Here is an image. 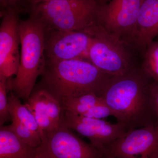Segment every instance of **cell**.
<instances>
[{"label": "cell", "instance_id": "6da1fadb", "mask_svg": "<svg viewBox=\"0 0 158 158\" xmlns=\"http://www.w3.org/2000/svg\"><path fill=\"white\" fill-rule=\"evenodd\" d=\"M153 81L141 68L111 77L101 94L117 122L127 130L155 125L151 88Z\"/></svg>", "mask_w": 158, "mask_h": 158}, {"label": "cell", "instance_id": "7a4b0ae2", "mask_svg": "<svg viewBox=\"0 0 158 158\" xmlns=\"http://www.w3.org/2000/svg\"><path fill=\"white\" fill-rule=\"evenodd\" d=\"M112 76L105 73L87 59L46 61L38 88L62 104L87 94L100 96Z\"/></svg>", "mask_w": 158, "mask_h": 158}, {"label": "cell", "instance_id": "3957f363", "mask_svg": "<svg viewBox=\"0 0 158 158\" xmlns=\"http://www.w3.org/2000/svg\"><path fill=\"white\" fill-rule=\"evenodd\" d=\"M44 32L42 22L33 15L20 21L19 68L15 77L8 79L9 90L19 99L27 100L30 98L37 78L45 68Z\"/></svg>", "mask_w": 158, "mask_h": 158}, {"label": "cell", "instance_id": "277c9868", "mask_svg": "<svg viewBox=\"0 0 158 158\" xmlns=\"http://www.w3.org/2000/svg\"><path fill=\"white\" fill-rule=\"evenodd\" d=\"M100 6L96 0H52L31 6V14L45 28L85 31L98 22Z\"/></svg>", "mask_w": 158, "mask_h": 158}, {"label": "cell", "instance_id": "5b68a950", "mask_svg": "<svg viewBox=\"0 0 158 158\" xmlns=\"http://www.w3.org/2000/svg\"><path fill=\"white\" fill-rule=\"evenodd\" d=\"M86 31L92 36L87 59L100 70L113 76L134 68L127 44L106 31L98 22Z\"/></svg>", "mask_w": 158, "mask_h": 158}, {"label": "cell", "instance_id": "8992f818", "mask_svg": "<svg viewBox=\"0 0 158 158\" xmlns=\"http://www.w3.org/2000/svg\"><path fill=\"white\" fill-rule=\"evenodd\" d=\"M142 0H112L100 6L98 21L106 31L129 45L135 43L136 25Z\"/></svg>", "mask_w": 158, "mask_h": 158}, {"label": "cell", "instance_id": "52a82bcc", "mask_svg": "<svg viewBox=\"0 0 158 158\" xmlns=\"http://www.w3.org/2000/svg\"><path fill=\"white\" fill-rule=\"evenodd\" d=\"M103 152L76 135L61 122L37 148L39 158H101Z\"/></svg>", "mask_w": 158, "mask_h": 158}, {"label": "cell", "instance_id": "ba28073f", "mask_svg": "<svg viewBox=\"0 0 158 158\" xmlns=\"http://www.w3.org/2000/svg\"><path fill=\"white\" fill-rule=\"evenodd\" d=\"M103 153L115 158H158V133L155 126L128 131L105 148Z\"/></svg>", "mask_w": 158, "mask_h": 158}, {"label": "cell", "instance_id": "9c48e42d", "mask_svg": "<svg viewBox=\"0 0 158 158\" xmlns=\"http://www.w3.org/2000/svg\"><path fill=\"white\" fill-rule=\"evenodd\" d=\"M91 34L85 31H65L45 28L46 61L87 59Z\"/></svg>", "mask_w": 158, "mask_h": 158}, {"label": "cell", "instance_id": "30bf717a", "mask_svg": "<svg viewBox=\"0 0 158 158\" xmlns=\"http://www.w3.org/2000/svg\"><path fill=\"white\" fill-rule=\"evenodd\" d=\"M61 122L69 129L88 138L90 144L102 152L107 145L128 131L118 122L112 123L101 118L85 117L63 110Z\"/></svg>", "mask_w": 158, "mask_h": 158}, {"label": "cell", "instance_id": "8fae6325", "mask_svg": "<svg viewBox=\"0 0 158 158\" xmlns=\"http://www.w3.org/2000/svg\"><path fill=\"white\" fill-rule=\"evenodd\" d=\"M20 19L17 10L5 9L0 26V75L9 79L16 75L20 63Z\"/></svg>", "mask_w": 158, "mask_h": 158}, {"label": "cell", "instance_id": "7c38bea8", "mask_svg": "<svg viewBox=\"0 0 158 158\" xmlns=\"http://www.w3.org/2000/svg\"><path fill=\"white\" fill-rule=\"evenodd\" d=\"M158 36V0H142L136 25L135 44L144 52Z\"/></svg>", "mask_w": 158, "mask_h": 158}, {"label": "cell", "instance_id": "4fadbf2b", "mask_svg": "<svg viewBox=\"0 0 158 158\" xmlns=\"http://www.w3.org/2000/svg\"><path fill=\"white\" fill-rule=\"evenodd\" d=\"M37 148L29 146L9 126L0 128V158H29L36 155Z\"/></svg>", "mask_w": 158, "mask_h": 158}, {"label": "cell", "instance_id": "5bb4252c", "mask_svg": "<svg viewBox=\"0 0 158 158\" xmlns=\"http://www.w3.org/2000/svg\"><path fill=\"white\" fill-rule=\"evenodd\" d=\"M25 105L37 122L43 142L47 136L57 127L48 116L42 90L36 89L33 91Z\"/></svg>", "mask_w": 158, "mask_h": 158}, {"label": "cell", "instance_id": "9a60e30c", "mask_svg": "<svg viewBox=\"0 0 158 158\" xmlns=\"http://www.w3.org/2000/svg\"><path fill=\"white\" fill-rule=\"evenodd\" d=\"M104 102L103 99L96 94L90 93L69 99L61 105L63 111L86 116L97 105Z\"/></svg>", "mask_w": 158, "mask_h": 158}, {"label": "cell", "instance_id": "2e32d148", "mask_svg": "<svg viewBox=\"0 0 158 158\" xmlns=\"http://www.w3.org/2000/svg\"><path fill=\"white\" fill-rule=\"evenodd\" d=\"M9 111L11 118H16L37 135L40 137L39 127L31 111L23 105L20 99L13 92H10L8 97Z\"/></svg>", "mask_w": 158, "mask_h": 158}, {"label": "cell", "instance_id": "e0dca14e", "mask_svg": "<svg viewBox=\"0 0 158 158\" xmlns=\"http://www.w3.org/2000/svg\"><path fill=\"white\" fill-rule=\"evenodd\" d=\"M141 68L150 78L158 84V40H153L147 47Z\"/></svg>", "mask_w": 158, "mask_h": 158}, {"label": "cell", "instance_id": "ac0fdd59", "mask_svg": "<svg viewBox=\"0 0 158 158\" xmlns=\"http://www.w3.org/2000/svg\"><path fill=\"white\" fill-rule=\"evenodd\" d=\"M12 123L9 127L11 130L24 142L33 148H37L42 144V141L40 137L33 132L28 128L17 120L11 118Z\"/></svg>", "mask_w": 158, "mask_h": 158}, {"label": "cell", "instance_id": "d6986e66", "mask_svg": "<svg viewBox=\"0 0 158 158\" xmlns=\"http://www.w3.org/2000/svg\"><path fill=\"white\" fill-rule=\"evenodd\" d=\"M42 90L48 113L55 125L58 127L62 120V110L61 104L52 95L43 89Z\"/></svg>", "mask_w": 158, "mask_h": 158}, {"label": "cell", "instance_id": "ffe728a7", "mask_svg": "<svg viewBox=\"0 0 158 158\" xmlns=\"http://www.w3.org/2000/svg\"><path fill=\"white\" fill-rule=\"evenodd\" d=\"M8 78L0 75V126L11 118L9 111V100L7 91L9 90Z\"/></svg>", "mask_w": 158, "mask_h": 158}, {"label": "cell", "instance_id": "44dd1931", "mask_svg": "<svg viewBox=\"0 0 158 158\" xmlns=\"http://www.w3.org/2000/svg\"><path fill=\"white\" fill-rule=\"evenodd\" d=\"M152 96L153 105L156 116V128L158 133V84L153 82L151 86Z\"/></svg>", "mask_w": 158, "mask_h": 158}, {"label": "cell", "instance_id": "7402d4cb", "mask_svg": "<svg viewBox=\"0 0 158 158\" xmlns=\"http://www.w3.org/2000/svg\"><path fill=\"white\" fill-rule=\"evenodd\" d=\"M22 0H0L1 6L5 9H16V7Z\"/></svg>", "mask_w": 158, "mask_h": 158}, {"label": "cell", "instance_id": "603a6c76", "mask_svg": "<svg viewBox=\"0 0 158 158\" xmlns=\"http://www.w3.org/2000/svg\"><path fill=\"white\" fill-rule=\"evenodd\" d=\"M29 2L30 3L31 6L36 5L38 3L43 2H47V1H52V0H28Z\"/></svg>", "mask_w": 158, "mask_h": 158}, {"label": "cell", "instance_id": "cb8c5ba5", "mask_svg": "<svg viewBox=\"0 0 158 158\" xmlns=\"http://www.w3.org/2000/svg\"><path fill=\"white\" fill-rule=\"evenodd\" d=\"M101 158H115L112 156L108 155L106 154L103 153V155L102 156Z\"/></svg>", "mask_w": 158, "mask_h": 158}, {"label": "cell", "instance_id": "d4e9b609", "mask_svg": "<svg viewBox=\"0 0 158 158\" xmlns=\"http://www.w3.org/2000/svg\"><path fill=\"white\" fill-rule=\"evenodd\" d=\"M29 158H39L38 157H37V156H35L33 157Z\"/></svg>", "mask_w": 158, "mask_h": 158}]
</instances>
